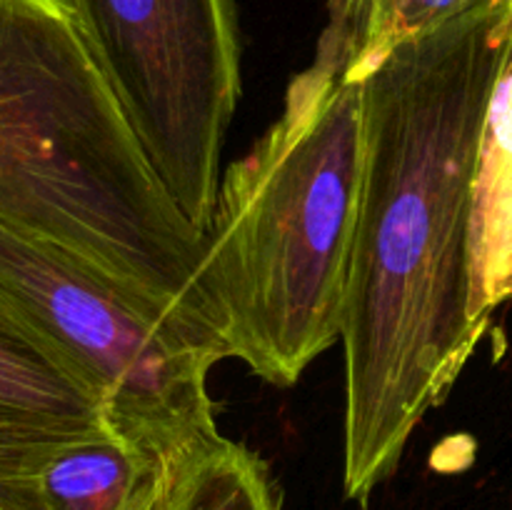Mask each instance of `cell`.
<instances>
[{
  "mask_svg": "<svg viewBox=\"0 0 512 510\" xmlns=\"http://www.w3.org/2000/svg\"><path fill=\"white\" fill-rule=\"evenodd\" d=\"M110 425L100 390L0 310V470Z\"/></svg>",
  "mask_w": 512,
  "mask_h": 510,
  "instance_id": "obj_7",
  "label": "cell"
},
{
  "mask_svg": "<svg viewBox=\"0 0 512 510\" xmlns=\"http://www.w3.org/2000/svg\"><path fill=\"white\" fill-rule=\"evenodd\" d=\"M160 510H280V503L260 455L215 430L168 455Z\"/></svg>",
  "mask_w": 512,
  "mask_h": 510,
  "instance_id": "obj_9",
  "label": "cell"
},
{
  "mask_svg": "<svg viewBox=\"0 0 512 510\" xmlns=\"http://www.w3.org/2000/svg\"><path fill=\"white\" fill-rule=\"evenodd\" d=\"M0 223L215 330L205 235L160 185L60 0H0Z\"/></svg>",
  "mask_w": 512,
  "mask_h": 510,
  "instance_id": "obj_2",
  "label": "cell"
},
{
  "mask_svg": "<svg viewBox=\"0 0 512 510\" xmlns=\"http://www.w3.org/2000/svg\"><path fill=\"white\" fill-rule=\"evenodd\" d=\"M512 0L395 48L363 83V185L343 320V488L365 505L485 330L473 320V175Z\"/></svg>",
  "mask_w": 512,
  "mask_h": 510,
  "instance_id": "obj_1",
  "label": "cell"
},
{
  "mask_svg": "<svg viewBox=\"0 0 512 510\" xmlns=\"http://www.w3.org/2000/svg\"><path fill=\"white\" fill-rule=\"evenodd\" d=\"M113 90L150 168L200 235L240 100L233 0H60Z\"/></svg>",
  "mask_w": 512,
  "mask_h": 510,
  "instance_id": "obj_5",
  "label": "cell"
},
{
  "mask_svg": "<svg viewBox=\"0 0 512 510\" xmlns=\"http://www.w3.org/2000/svg\"><path fill=\"white\" fill-rule=\"evenodd\" d=\"M168 455L115 425L78 435L0 470V510H160Z\"/></svg>",
  "mask_w": 512,
  "mask_h": 510,
  "instance_id": "obj_6",
  "label": "cell"
},
{
  "mask_svg": "<svg viewBox=\"0 0 512 510\" xmlns=\"http://www.w3.org/2000/svg\"><path fill=\"white\" fill-rule=\"evenodd\" d=\"M363 83L323 53L220 178L198 268L228 358L290 388L343 338L363 185Z\"/></svg>",
  "mask_w": 512,
  "mask_h": 510,
  "instance_id": "obj_3",
  "label": "cell"
},
{
  "mask_svg": "<svg viewBox=\"0 0 512 510\" xmlns=\"http://www.w3.org/2000/svg\"><path fill=\"white\" fill-rule=\"evenodd\" d=\"M485 0H328L318 50L360 80L395 48L440 28Z\"/></svg>",
  "mask_w": 512,
  "mask_h": 510,
  "instance_id": "obj_10",
  "label": "cell"
},
{
  "mask_svg": "<svg viewBox=\"0 0 512 510\" xmlns=\"http://www.w3.org/2000/svg\"><path fill=\"white\" fill-rule=\"evenodd\" d=\"M0 310L95 385L130 438L168 455L218 430L208 375L228 350L185 310L5 223Z\"/></svg>",
  "mask_w": 512,
  "mask_h": 510,
  "instance_id": "obj_4",
  "label": "cell"
},
{
  "mask_svg": "<svg viewBox=\"0 0 512 510\" xmlns=\"http://www.w3.org/2000/svg\"><path fill=\"white\" fill-rule=\"evenodd\" d=\"M473 320L490 318L512 300V30L490 93L473 175Z\"/></svg>",
  "mask_w": 512,
  "mask_h": 510,
  "instance_id": "obj_8",
  "label": "cell"
}]
</instances>
